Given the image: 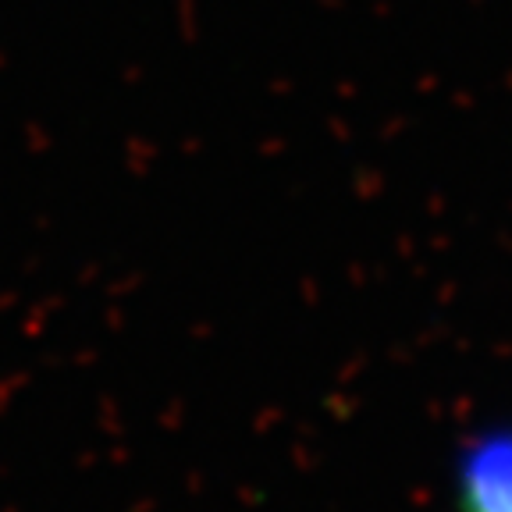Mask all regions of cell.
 Here are the masks:
<instances>
[{"instance_id":"6da1fadb","label":"cell","mask_w":512,"mask_h":512,"mask_svg":"<svg viewBox=\"0 0 512 512\" xmlns=\"http://www.w3.org/2000/svg\"><path fill=\"white\" fill-rule=\"evenodd\" d=\"M459 512H512V431L477 438L456 470Z\"/></svg>"}]
</instances>
